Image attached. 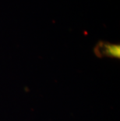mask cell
<instances>
[{
	"instance_id": "cell-1",
	"label": "cell",
	"mask_w": 120,
	"mask_h": 121,
	"mask_svg": "<svg viewBox=\"0 0 120 121\" xmlns=\"http://www.w3.org/2000/svg\"><path fill=\"white\" fill-rule=\"evenodd\" d=\"M94 52L98 57H111L119 58L120 47L119 45L111 44L108 42H100L98 43L94 48Z\"/></svg>"
}]
</instances>
